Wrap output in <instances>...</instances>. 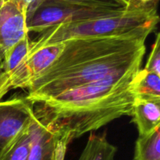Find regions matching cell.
<instances>
[{"mask_svg":"<svg viewBox=\"0 0 160 160\" xmlns=\"http://www.w3.org/2000/svg\"><path fill=\"white\" fill-rule=\"evenodd\" d=\"M154 30L63 42L64 48L56 60L26 88V97L34 105L112 73L142 67L145 41Z\"/></svg>","mask_w":160,"mask_h":160,"instance_id":"cell-1","label":"cell"},{"mask_svg":"<svg viewBox=\"0 0 160 160\" xmlns=\"http://www.w3.org/2000/svg\"><path fill=\"white\" fill-rule=\"evenodd\" d=\"M142 67L112 73L34 105L36 117L71 140L131 115L133 81Z\"/></svg>","mask_w":160,"mask_h":160,"instance_id":"cell-2","label":"cell"},{"mask_svg":"<svg viewBox=\"0 0 160 160\" xmlns=\"http://www.w3.org/2000/svg\"><path fill=\"white\" fill-rule=\"evenodd\" d=\"M159 17L156 6L130 7L114 13L51 27L31 40L28 56L47 45L73 38H106L131 34L145 28L156 29Z\"/></svg>","mask_w":160,"mask_h":160,"instance_id":"cell-3","label":"cell"},{"mask_svg":"<svg viewBox=\"0 0 160 160\" xmlns=\"http://www.w3.org/2000/svg\"><path fill=\"white\" fill-rule=\"evenodd\" d=\"M123 9L90 7L59 0H45L27 17V28L29 34H38L51 27L109 15Z\"/></svg>","mask_w":160,"mask_h":160,"instance_id":"cell-4","label":"cell"},{"mask_svg":"<svg viewBox=\"0 0 160 160\" xmlns=\"http://www.w3.org/2000/svg\"><path fill=\"white\" fill-rule=\"evenodd\" d=\"M34 117V105L26 96L0 101V157Z\"/></svg>","mask_w":160,"mask_h":160,"instance_id":"cell-5","label":"cell"},{"mask_svg":"<svg viewBox=\"0 0 160 160\" xmlns=\"http://www.w3.org/2000/svg\"><path fill=\"white\" fill-rule=\"evenodd\" d=\"M27 34L26 7L20 0H0V64L6 53Z\"/></svg>","mask_w":160,"mask_h":160,"instance_id":"cell-6","label":"cell"},{"mask_svg":"<svg viewBox=\"0 0 160 160\" xmlns=\"http://www.w3.org/2000/svg\"><path fill=\"white\" fill-rule=\"evenodd\" d=\"M64 42L47 45L30 54L19 65L9 80V90L26 89L28 84L56 60L64 48Z\"/></svg>","mask_w":160,"mask_h":160,"instance_id":"cell-7","label":"cell"},{"mask_svg":"<svg viewBox=\"0 0 160 160\" xmlns=\"http://www.w3.org/2000/svg\"><path fill=\"white\" fill-rule=\"evenodd\" d=\"M31 148L28 160H53L56 142L60 134L36 117L31 122Z\"/></svg>","mask_w":160,"mask_h":160,"instance_id":"cell-8","label":"cell"},{"mask_svg":"<svg viewBox=\"0 0 160 160\" xmlns=\"http://www.w3.org/2000/svg\"><path fill=\"white\" fill-rule=\"evenodd\" d=\"M130 116L139 136L150 134L160 128V98L135 97Z\"/></svg>","mask_w":160,"mask_h":160,"instance_id":"cell-9","label":"cell"},{"mask_svg":"<svg viewBox=\"0 0 160 160\" xmlns=\"http://www.w3.org/2000/svg\"><path fill=\"white\" fill-rule=\"evenodd\" d=\"M31 42L29 34L25 35L6 53L0 64V101L9 91V80L16 69L28 56L31 48Z\"/></svg>","mask_w":160,"mask_h":160,"instance_id":"cell-10","label":"cell"},{"mask_svg":"<svg viewBox=\"0 0 160 160\" xmlns=\"http://www.w3.org/2000/svg\"><path fill=\"white\" fill-rule=\"evenodd\" d=\"M117 148L109 143L106 133L92 134L78 160H114Z\"/></svg>","mask_w":160,"mask_h":160,"instance_id":"cell-11","label":"cell"},{"mask_svg":"<svg viewBox=\"0 0 160 160\" xmlns=\"http://www.w3.org/2000/svg\"><path fill=\"white\" fill-rule=\"evenodd\" d=\"M160 75L141 69L133 81L135 97L160 98Z\"/></svg>","mask_w":160,"mask_h":160,"instance_id":"cell-12","label":"cell"},{"mask_svg":"<svg viewBox=\"0 0 160 160\" xmlns=\"http://www.w3.org/2000/svg\"><path fill=\"white\" fill-rule=\"evenodd\" d=\"M134 160H160V128L135 142Z\"/></svg>","mask_w":160,"mask_h":160,"instance_id":"cell-13","label":"cell"},{"mask_svg":"<svg viewBox=\"0 0 160 160\" xmlns=\"http://www.w3.org/2000/svg\"><path fill=\"white\" fill-rule=\"evenodd\" d=\"M24 129L16 138L0 157V160H28L31 148L30 127Z\"/></svg>","mask_w":160,"mask_h":160,"instance_id":"cell-14","label":"cell"},{"mask_svg":"<svg viewBox=\"0 0 160 160\" xmlns=\"http://www.w3.org/2000/svg\"><path fill=\"white\" fill-rule=\"evenodd\" d=\"M145 70L160 75V34H156L148 59L145 67Z\"/></svg>","mask_w":160,"mask_h":160,"instance_id":"cell-15","label":"cell"},{"mask_svg":"<svg viewBox=\"0 0 160 160\" xmlns=\"http://www.w3.org/2000/svg\"><path fill=\"white\" fill-rule=\"evenodd\" d=\"M75 3L82 6L96 8H108V9H123L125 8L117 0H59Z\"/></svg>","mask_w":160,"mask_h":160,"instance_id":"cell-16","label":"cell"},{"mask_svg":"<svg viewBox=\"0 0 160 160\" xmlns=\"http://www.w3.org/2000/svg\"><path fill=\"white\" fill-rule=\"evenodd\" d=\"M71 139L68 135L60 134L56 142V148L54 152V158L53 160H64L66 153H67V146L71 142Z\"/></svg>","mask_w":160,"mask_h":160,"instance_id":"cell-17","label":"cell"},{"mask_svg":"<svg viewBox=\"0 0 160 160\" xmlns=\"http://www.w3.org/2000/svg\"><path fill=\"white\" fill-rule=\"evenodd\" d=\"M45 0H20L22 4L26 7L27 9V17L35 10L42 2Z\"/></svg>","mask_w":160,"mask_h":160,"instance_id":"cell-18","label":"cell"},{"mask_svg":"<svg viewBox=\"0 0 160 160\" xmlns=\"http://www.w3.org/2000/svg\"><path fill=\"white\" fill-rule=\"evenodd\" d=\"M158 0H131L130 7H141V6H156Z\"/></svg>","mask_w":160,"mask_h":160,"instance_id":"cell-19","label":"cell"},{"mask_svg":"<svg viewBox=\"0 0 160 160\" xmlns=\"http://www.w3.org/2000/svg\"><path fill=\"white\" fill-rule=\"evenodd\" d=\"M117 1L120 2L125 8H130L131 6V0H117Z\"/></svg>","mask_w":160,"mask_h":160,"instance_id":"cell-20","label":"cell"}]
</instances>
